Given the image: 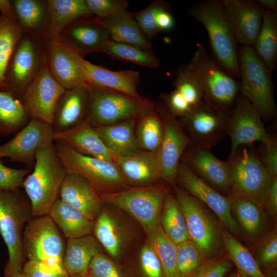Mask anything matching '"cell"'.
<instances>
[{"instance_id":"cell-11","label":"cell","mask_w":277,"mask_h":277,"mask_svg":"<svg viewBox=\"0 0 277 277\" xmlns=\"http://www.w3.org/2000/svg\"><path fill=\"white\" fill-rule=\"evenodd\" d=\"M23 250L28 260L51 266L63 265V240L57 226L48 215L32 217L23 235Z\"/></svg>"},{"instance_id":"cell-37","label":"cell","mask_w":277,"mask_h":277,"mask_svg":"<svg viewBox=\"0 0 277 277\" xmlns=\"http://www.w3.org/2000/svg\"><path fill=\"white\" fill-rule=\"evenodd\" d=\"M232 211L234 212L241 228L250 236L261 232L265 218L263 206L248 198L229 195Z\"/></svg>"},{"instance_id":"cell-21","label":"cell","mask_w":277,"mask_h":277,"mask_svg":"<svg viewBox=\"0 0 277 277\" xmlns=\"http://www.w3.org/2000/svg\"><path fill=\"white\" fill-rule=\"evenodd\" d=\"M183 162L195 174L212 187L229 193V164L216 157L210 148L191 144L183 154Z\"/></svg>"},{"instance_id":"cell-15","label":"cell","mask_w":277,"mask_h":277,"mask_svg":"<svg viewBox=\"0 0 277 277\" xmlns=\"http://www.w3.org/2000/svg\"><path fill=\"white\" fill-rule=\"evenodd\" d=\"M226 134L231 140L229 157L242 146L255 142L265 144L272 137L265 129L258 110L241 94L228 114Z\"/></svg>"},{"instance_id":"cell-28","label":"cell","mask_w":277,"mask_h":277,"mask_svg":"<svg viewBox=\"0 0 277 277\" xmlns=\"http://www.w3.org/2000/svg\"><path fill=\"white\" fill-rule=\"evenodd\" d=\"M92 19L108 32L111 39L152 51V46L139 27L133 13L125 10L107 17Z\"/></svg>"},{"instance_id":"cell-33","label":"cell","mask_w":277,"mask_h":277,"mask_svg":"<svg viewBox=\"0 0 277 277\" xmlns=\"http://www.w3.org/2000/svg\"><path fill=\"white\" fill-rule=\"evenodd\" d=\"M49 24L46 41L60 35L72 22L91 15L85 0H47Z\"/></svg>"},{"instance_id":"cell-46","label":"cell","mask_w":277,"mask_h":277,"mask_svg":"<svg viewBox=\"0 0 277 277\" xmlns=\"http://www.w3.org/2000/svg\"><path fill=\"white\" fill-rule=\"evenodd\" d=\"M163 1H155L145 9L133 14L139 27L149 38H152L159 31L156 22V13Z\"/></svg>"},{"instance_id":"cell-16","label":"cell","mask_w":277,"mask_h":277,"mask_svg":"<svg viewBox=\"0 0 277 277\" xmlns=\"http://www.w3.org/2000/svg\"><path fill=\"white\" fill-rule=\"evenodd\" d=\"M65 90L44 64L24 89L20 98L30 118L51 125L56 105Z\"/></svg>"},{"instance_id":"cell-4","label":"cell","mask_w":277,"mask_h":277,"mask_svg":"<svg viewBox=\"0 0 277 277\" xmlns=\"http://www.w3.org/2000/svg\"><path fill=\"white\" fill-rule=\"evenodd\" d=\"M190 14L207 30L214 60L233 76L240 78L238 43L224 17L221 1L199 2Z\"/></svg>"},{"instance_id":"cell-14","label":"cell","mask_w":277,"mask_h":277,"mask_svg":"<svg viewBox=\"0 0 277 277\" xmlns=\"http://www.w3.org/2000/svg\"><path fill=\"white\" fill-rule=\"evenodd\" d=\"M176 183L189 194L206 205L217 216L226 229L236 235L241 228L232 215L230 200L195 174L185 163L179 165Z\"/></svg>"},{"instance_id":"cell-9","label":"cell","mask_w":277,"mask_h":277,"mask_svg":"<svg viewBox=\"0 0 277 277\" xmlns=\"http://www.w3.org/2000/svg\"><path fill=\"white\" fill-rule=\"evenodd\" d=\"M231 187L229 195L248 198L264 206L272 177L261 159L247 148L229 157Z\"/></svg>"},{"instance_id":"cell-5","label":"cell","mask_w":277,"mask_h":277,"mask_svg":"<svg viewBox=\"0 0 277 277\" xmlns=\"http://www.w3.org/2000/svg\"><path fill=\"white\" fill-rule=\"evenodd\" d=\"M239 58L241 95L256 108L262 119H271L276 111L271 72L252 47L242 46Z\"/></svg>"},{"instance_id":"cell-61","label":"cell","mask_w":277,"mask_h":277,"mask_svg":"<svg viewBox=\"0 0 277 277\" xmlns=\"http://www.w3.org/2000/svg\"><path fill=\"white\" fill-rule=\"evenodd\" d=\"M229 277H249V276H248L247 275L239 271L238 273H235Z\"/></svg>"},{"instance_id":"cell-19","label":"cell","mask_w":277,"mask_h":277,"mask_svg":"<svg viewBox=\"0 0 277 277\" xmlns=\"http://www.w3.org/2000/svg\"><path fill=\"white\" fill-rule=\"evenodd\" d=\"M228 114L204 102L181 117L179 122L192 144L210 148L226 134Z\"/></svg>"},{"instance_id":"cell-55","label":"cell","mask_w":277,"mask_h":277,"mask_svg":"<svg viewBox=\"0 0 277 277\" xmlns=\"http://www.w3.org/2000/svg\"><path fill=\"white\" fill-rule=\"evenodd\" d=\"M260 263L263 265H270L277 259V236L273 233L263 243L259 254Z\"/></svg>"},{"instance_id":"cell-10","label":"cell","mask_w":277,"mask_h":277,"mask_svg":"<svg viewBox=\"0 0 277 277\" xmlns=\"http://www.w3.org/2000/svg\"><path fill=\"white\" fill-rule=\"evenodd\" d=\"M169 193L160 184L128 187L121 191L102 193L104 203L113 205L135 219L144 230L160 222L162 208Z\"/></svg>"},{"instance_id":"cell-58","label":"cell","mask_w":277,"mask_h":277,"mask_svg":"<svg viewBox=\"0 0 277 277\" xmlns=\"http://www.w3.org/2000/svg\"><path fill=\"white\" fill-rule=\"evenodd\" d=\"M0 11L2 16L16 22L15 11L11 1L0 0Z\"/></svg>"},{"instance_id":"cell-7","label":"cell","mask_w":277,"mask_h":277,"mask_svg":"<svg viewBox=\"0 0 277 277\" xmlns=\"http://www.w3.org/2000/svg\"><path fill=\"white\" fill-rule=\"evenodd\" d=\"M54 146L66 173L82 175L99 192H114L129 187L115 163L83 155L62 143Z\"/></svg>"},{"instance_id":"cell-29","label":"cell","mask_w":277,"mask_h":277,"mask_svg":"<svg viewBox=\"0 0 277 277\" xmlns=\"http://www.w3.org/2000/svg\"><path fill=\"white\" fill-rule=\"evenodd\" d=\"M101 253L100 244L92 234L68 239L63 264L72 277H89V268L92 258Z\"/></svg>"},{"instance_id":"cell-50","label":"cell","mask_w":277,"mask_h":277,"mask_svg":"<svg viewBox=\"0 0 277 277\" xmlns=\"http://www.w3.org/2000/svg\"><path fill=\"white\" fill-rule=\"evenodd\" d=\"M22 271L28 277H70L63 265L51 266L33 260H28Z\"/></svg>"},{"instance_id":"cell-34","label":"cell","mask_w":277,"mask_h":277,"mask_svg":"<svg viewBox=\"0 0 277 277\" xmlns=\"http://www.w3.org/2000/svg\"><path fill=\"white\" fill-rule=\"evenodd\" d=\"M30 120L21 98L0 89V136L16 133Z\"/></svg>"},{"instance_id":"cell-30","label":"cell","mask_w":277,"mask_h":277,"mask_svg":"<svg viewBox=\"0 0 277 277\" xmlns=\"http://www.w3.org/2000/svg\"><path fill=\"white\" fill-rule=\"evenodd\" d=\"M135 118L94 127L107 147L116 156L124 157L140 151L135 132Z\"/></svg>"},{"instance_id":"cell-32","label":"cell","mask_w":277,"mask_h":277,"mask_svg":"<svg viewBox=\"0 0 277 277\" xmlns=\"http://www.w3.org/2000/svg\"><path fill=\"white\" fill-rule=\"evenodd\" d=\"M48 215L68 239L90 235L93 232L95 221L60 198L52 206Z\"/></svg>"},{"instance_id":"cell-18","label":"cell","mask_w":277,"mask_h":277,"mask_svg":"<svg viewBox=\"0 0 277 277\" xmlns=\"http://www.w3.org/2000/svg\"><path fill=\"white\" fill-rule=\"evenodd\" d=\"M54 131L51 125L39 120L30 118L14 137L0 146V159L32 165L35 154L41 147L53 143Z\"/></svg>"},{"instance_id":"cell-8","label":"cell","mask_w":277,"mask_h":277,"mask_svg":"<svg viewBox=\"0 0 277 277\" xmlns=\"http://www.w3.org/2000/svg\"><path fill=\"white\" fill-rule=\"evenodd\" d=\"M87 85L90 102L86 119L93 127L136 119L154 107L148 100H137L102 87Z\"/></svg>"},{"instance_id":"cell-12","label":"cell","mask_w":277,"mask_h":277,"mask_svg":"<svg viewBox=\"0 0 277 277\" xmlns=\"http://www.w3.org/2000/svg\"><path fill=\"white\" fill-rule=\"evenodd\" d=\"M46 42L24 33L8 64L5 74V90L20 96L44 65Z\"/></svg>"},{"instance_id":"cell-17","label":"cell","mask_w":277,"mask_h":277,"mask_svg":"<svg viewBox=\"0 0 277 277\" xmlns=\"http://www.w3.org/2000/svg\"><path fill=\"white\" fill-rule=\"evenodd\" d=\"M156 110L163 125V140L157 150L162 179L170 185L175 186L180 160L192 143L180 123L166 106H158Z\"/></svg>"},{"instance_id":"cell-3","label":"cell","mask_w":277,"mask_h":277,"mask_svg":"<svg viewBox=\"0 0 277 277\" xmlns=\"http://www.w3.org/2000/svg\"><path fill=\"white\" fill-rule=\"evenodd\" d=\"M32 218L29 199L16 189L0 190V233L8 252V260L4 269L5 277H12L22 271L25 256L22 240L25 227Z\"/></svg>"},{"instance_id":"cell-1","label":"cell","mask_w":277,"mask_h":277,"mask_svg":"<svg viewBox=\"0 0 277 277\" xmlns=\"http://www.w3.org/2000/svg\"><path fill=\"white\" fill-rule=\"evenodd\" d=\"M66 174L53 143L36 151L34 169L22 185L31 204L32 217L49 214Z\"/></svg>"},{"instance_id":"cell-45","label":"cell","mask_w":277,"mask_h":277,"mask_svg":"<svg viewBox=\"0 0 277 277\" xmlns=\"http://www.w3.org/2000/svg\"><path fill=\"white\" fill-rule=\"evenodd\" d=\"M173 85L191 108H197L204 103L203 94L198 82L184 66L177 71Z\"/></svg>"},{"instance_id":"cell-39","label":"cell","mask_w":277,"mask_h":277,"mask_svg":"<svg viewBox=\"0 0 277 277\" xmlns=\"http://www.w3.org/2000/svg\"><path fill=\"white\" fill-rule=\"evenodd\" d=\"M136 136L140 149L156 151L159 149L163 136L162 119L155 107L138 117Z\"/></svg>"},{"instance_id":"cell-36","label":"cell","mask_w":277,"mask_h":277,"mask_svg":"<svg viewBox=\"0 0 277 277\" xmlns=\"http://www.w3.org/2000/svg\"><path fill=\"white\" fill-rule=\"evenodd\" d=\"M147 243L159 259L164 277H177L176 245L164 232L160 222L145 230Z\"/></svg>"},{"instance_id":"cell-31","label":"cell","mask_w":277,"mask_h":277,"mask_svg":"<svg viewBox=\"0 0 277 277\" xmlns=\"http://www.w3.org/2000/svg\"><path fill=\"white\" fill-rule=\"evenodd\" d=\"M16 22L24 33L46 42L49 24L47 0H12Z\"/></svg>"},{"instance_id":"cell-25","label":"cell","mask_w":277,"mask_h":277,"mask_svg":"<svg viewBox=\"0 0 277 277\" xmlns=\"http://www.w3.org/2000/svg\"><path fill=\"white\" fill-rule=\"evenodd\" d=\"M115 163L128 185L148 186L162 179L157 150H141L128 156H116Z\"/></svg>"},{"instance_id":"cell-49","label":"cell","mask_w":277,"mask_h":277,"mask_svg":"<svg viewBox=\"0 0 277 277\" xmlns=\"http://www.w3.org/2000/svg\"><path fill=\"white\" fill-rule=\"evenodd\" d=\"M30 173L27 169H14L0 162V190L13 191L22 186L26 176Z\"/></svg>"},{"instance_id":"cell-43","label":"cell","mask_w":277,"mask_h":277,"mask_svg":"<svg viewBox=\"0 0 277 277\" xmlns=\"http://www.w3.org/2000/svg\"><path fill=\"white\" fill-rule=\"evenodd\" d=\"M23 34L17 22L0 15V89H5L7 67Z\"/></svg>"},{"instance_id":"cell-41","label":"cell","mask_w":277,"mask_h":277,"mask_svg":"<svg viewBox=\"0 0 277 277\" xmlns=\"http://www.w3.org/2000/svg\"><path fill=\"white\" fill-rule=\"evenodd\" d=\"M224 250L239 270L249 277H266L249 250L226 229L222 230Z\"/></svg>"},{"instance_id":"cell-57","label":"cell","mask_w":277,"mask_h":277,"mask_svg":"<svg viewBox=\"0 0 277 277\" xmlns=\"http://www.w3.org/2000/svg\"><path fill=\"white\" fill-rule=\"evenodd\" d=\"M264 206H265L273 215L277 212V176L273 177L265 200Z\"/></svg>"},{"instance_id":"cell-24","label":"cell","mask_w":277,"mask_h":277,"mask_svg":"<svg viewBox=\"0 0 277 277\" xmlns=\"http://www.w3.org/2000/svg\"><path fill=\"white\" fill-rule=\"evenodd\" d=\"M53 140L83 155L115 163L116 156L107 147L87 119L72 128L54 132Z\"/></svg>"},{"instance_id":"cell-60","label":"cell","mask_w":277,"mask_h":277,"mask_svg":"<svg viewBox=\"0 0 277 277\" xmlns=\"http://www.w3.org/2000/svg\"><path fill=\"white\" fill-rule=\"evenodd\" d=\"M12 277H28L23 271H19L14 274Z\"/></svg>"},{"instance_id":"cell-42","label":"cell","mask_w":277,"mask_h":277,"mask_svg":"<svg viewBox=\"0 0 277 277\" xmlns=\"http://www.w3.org/2000/svg\"><path fill=\"white\" fill-rule=\"evenodd\" d=\"M98 51L104 52L115 58L146 67L156 68L160 65V61L151 51L111 39L103 43Z\"/></svg>"},{"instance_id":"cell-13","label":"cell","mask_w":277,"mask_h":277,"mask_svg":"<svg viewBox=\"0 0 277 277\" xmlns=\"http://www.w3.org/2000/svg\"><path fill=\"white\" fill-rule=\"evenodd\" d=\"M44 60L52 76L66 89L87 84L84 57L61 35L46 42Z\"/></svg>"},{"instance_id":"cell-51","label":"cell","mask_w":277,"mask_h":277,"mask_svg":"<svg viewBox=\"0 0 277 277\" xmlns=\"http://www.w3.org/2000/svg\"><path fill=\"white\" fill-rule=\"evenodd\" d=\"M89 272L90 277H123L114 262L102 253L91 260Z\"/></svg>"},{"instance_id":"cell-6","label":"cell","mask_w":277,"mask_h":277,"mask_svg":"<svg viewBox=\"0 0 277 277\" xmlns=\"http://www.w3.org/2000/svg\"><path fill=\"white\" fill-rule=\"evenodd\" d=\"M175 197L184 216L189 239L207 261L222 255L224 250L222 229L201 203L181 187H175Z\"/></svg>"},{"instance_id":"cell-23","label":"cell","mask_w":277,"mask_h":277,"mask_svg":"<svg viewBox=\"0 0 277 277\" xmlns=\"http://www.w3.org/2000/svg\"><path fill=\"white\" fill-rule=\"evenodd\" d=\"M60 196L93 221L102 211L104 203L100 192L87 179L75 173L66 174Z\"/></svg>"},{"instance_id":"cell-35","label":"cell","mask_w":277,"mask_h":277,"mask_svg":"<svg viewBox=\"0 0 277 277\" xmlns=\"http://www.w3.org/2000/svg\"><path fill=\"white\" fill-rule=\"evenodd\" d=\"M256 54L272 72L277 61V15L265 10L260 31L252 47Z\"/></svg>"},{"instance_id":"cell-56","label":"cell","mask_w":277,"mask_h":277,"mask_svg":"<svg viewBox=\"0 0 277 277\" xmlns=\"http://www.w3.org/2000/svg\"><path fill=\"white\" fill-rule=\"evenodd\" d=\"M156 22L160 31L169 30L174 27L173 17L167 4L165 2H163L156 11Z\"/></svg>"},{"instance_id":"cell-26","label":"cell","mask_w":277,"mask_h":277,"mask_svg":"<svg viewBox=\"0 0 277 277\" xmlns=\"http://www.w3.org/2000/svg\"><path fill=\"white\" fill-rule=\"evenodd\" d=\"M86 84L112 90L132 98H143L137 90L139 72L132 70L113 71L84 61Z\"/></svg>"},{"instance_id":"cell-38","label":"cell","mask_w":277,"mask_h":277,"mask_svg":"<svg viewBox=\"0 0 277 277\" xmlns=\"http://www.w3.org/2000/svg\"><path fill=\"white\" fill-rule=\"evenodd\" d=\"M160 223L165 233L176 245L190 239L183 212L175 196L169 193L163 204Z\"/></svg>"},{"instance_id":"cell-22","label":"cell","mask_w":277,"mask_h":277,"mask_svg":"<svg viewBox=\"0 0 277 277\" xmlns=\"http://www.w3.org/2000/svg\"><path fill=\"white\" fill-rule=\"evenodd\" d=\"M89 102L90 92L87 84L66 89L54 111L51 124L54 132L67 130L85 121Z\"/></svg>"},{"instance_id":"cell-2","label":"cell","mask_w":277,"mask_h":277,"mask_svg":"<svg viewBox=\"0 0 277 277\" xmlns=\"http://www.w3.org/2000/svg\"><path fill=\"white\" fill-rule=\"evenodd\" d=\"M197 47L191 60L184 67L198 82L204 103L229 113L240 95V82L222 68L202 44Z\"/></svg>"},{"instance_id":"cell-40","label":"cell","mask_w":277,"mask_h":277,"mask_svg":"<svg viewBox=\"0 0 277 277\" xmlns=\"http://www.w3.org/2000/svg\"><path fill=\"white\" fill-rule=\"evenodd\" d=\"M118 225L110 213L102 209L95 220L93 232L100 244L114 258L120 255L123 245L122 234Z\"/></svg>"},{"instance_id":"cell-20","label":"cell","mask_w":277,"mask_h":277,"mask_svg":"<svg viewBox=\"0 0 277 277\" xmlns=\"http://www.w3.org/2000/svg\"><path fill=\"white\" fill-rule=\"evenodd\" d=\"M221 1L224 17L237 43L253 47L261 28L265 9L256 1Z\"/></svg>"},{"instance_id":"cell-54","label":"cell","mask_w":277,"mask_h":277,"mask_svg":"<svg viewBox=\"0 0 277 277\" xmlns=\"http://www.w3.org/2000/svg\"><path fill=\"white\" fill-rule=\"evenodd\" d=\"M264 145L262 163L270 175L277 176V143L274 138L271 139Z\"/></svg>"},{"instance_id":"cell-52","label":"cell","mask_w":277,"mask_h":277,"mask_svg":"<svg viewBox=\"0 0 277 277\" xmlns=\"http://www.w3.org/2000/svg\"><path fill=\"white\" fill-rule=\"evenodd\" d=\"M140 264L146 277H164L161 262L147 243L141 249Z\"/></svg>"},{"instance_id":"cell-47","label":"cell","mask_w":277,"mask_h":277,"mask_svg":"<svg viewBox=\"0 0 277 277\" xmlns=\"http://www.w3.org/2000/svg\"><path fill=\"white\" fill-rule=\"evenodd\" d=\"M91 14L103 18L125 10L129 4L126 0H85Z\"/></svg>"},{"instance_id":"cell-44","label":"cell","mask_w":277,"mask_h":277,"mask_svg":"<svg viewBox=\"0 0 277 277\" xmlns=\"http://www.w3.org/2000/svg\"><path fill=\"white\" fill-rule=\"evenodd\" d=\"M206 261L200 248L191 240L176 245L177 277H190Z\"/></svg>"},{"instance_id":"cell-53","label":"cell","mask_w":277,"mask_h":277,"mask_svg":"<svg viewBox=\"0 0 277 277\" xmlns=\"http://www.w3.org/2000/svg\"><path fill=\"white\" fill-rule=\"evenodd\" d=\"M165 100L167 104L166 107L174 117L177 116L182 117L193 109L175 89L165 96Z\"/></svg>"},{"instance_id":"cell-48","label":"cell","mask_w":277,"mask_h":277,"mask_svg":"<svg viewBox=\"0 0 277 277\" xmlns=\"http://www.w3.org/2000/svg\"><path fill=\"white\" fill-rule=\"evenodd\" d=\"M232 263L228 255H221L207 261L190 277H224Z\"/></svg>"},{"instance_id":"cell-59","label":"cell","mask_w":277,"mask_h":277,"mask_svg":"<svg viewBox=\"0 0 277 277\" xmlns=\"http://www.w3.org/2000/svg\"><path fill=\"white\" fill-rule=\"evenodd\" d=\"M256 2L266 10H270L276 13L277 1L276 0H257Z\"/></svg>"},{"instance_id":"cell-27","label":"cell","mask_w":277,"mask_h":277,"mask_svg":"<svg viewBox=\"0 0 277 277\" xmlns=\"http://www.w3.org/2000/svg\"><path fill=\"white\" fill-rule=\"evenodd\" d=\"M60 35L83 57L89 53L97 52L110 38L108 32L92 19L82 18L67 26Z\"/></svg>"}]
</instances>
